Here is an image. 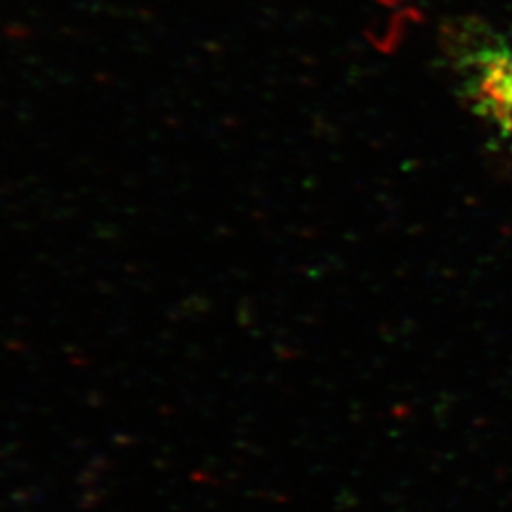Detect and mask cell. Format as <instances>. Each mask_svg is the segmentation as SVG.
Returning a JSON list of instances; mask_svg holds the SVG:
<instances>
[{
    "mask_svg": "<svg viewBox=\"0 0 512 512\" xmlns=\"http://www.w3.org/2000/svg\"><path fill=\"white\" fill-rule=\"evenodd\" d=\"M454 69L459 90L476 118L512 147V31H463Z\"/></svg>",
    "mask_w": 512,
    "mask_h": 512,
    "instance_id": "obj_1",
    "label": "cell"
}]
</instances>
